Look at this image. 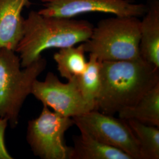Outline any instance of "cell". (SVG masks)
Masks as SVG:
<instances>
[{
	"label": "cell",
	"instance_id": "12",
	"mask_svg": "<svg viewBox=\"0 0 159 159\" xmlns=\"http://www.w3.org/2000/svg\"><path fill=\"white\" fill-rule=\"evenodd\" d=\"M122 119H133L147 125L159 127V82L133 106L119 113Z\"/></svg>",
	"mask_w": 159,
	"mask_h": 159
},
{
	"label": "cell",
	"instance_id": "13",
	"mask_svg": "<svg viewBox=\"0 0 159 159\" xmlns=\"http://www.w3.org/2000/svg\"><path fill=\"white\" fill-rule=\"evenodd\" d=\"M83 43L79 46H70L59 49L53 58L57 64L60 75L68 81L74 79L82 74L87 67V61Z\"/></svg>",
	"mask_w": 159,
	"mask_h": 159
},
{
	"label": "cell",
	"instance_id": "16",
	"mask_svg": "<svg viewBox=\"0 0 159 159\" xmlns=\"http://www.w3.org/2000/svg\"><path fill=\"white\" fill-rule=\"evenodd\" d=\"M8 122L7 120L0 119V159H12L6 147L5 134Z\"/></svg>",
	"mask_w": 159,
	"mask_h": 159
},
{
	"label": "cell",
	"instance_id": "14",
	"mask_svg": "<svg viewBox=\"0 0 159 159\" xmlns=\"http://www.w3.org/2000/svg\"><path fill=\"white\" fill-rule=\"evenodd\" d=\"M138 142L141 159H159V127L126 120Z\"/></svg>",
	"mask_w": 159,
	"mask_h": 159
},
{
	"label": "cell",
	"instance_id": "9",
	"mask_svg": "<svg viewBox=\"0 0 159 159\" xmlns=\"http://www.w3.org/2000/svg\"><path fill=\"white\" fill-rule=\"evenodd\" d=\"M31 4L29 0H0V48L16 51L23 36L22 11Z\"/></svg>",
	"mask_w": 159,
	"mask_h": 159
},
{
	"label": "cell",
	"instance_id": "15",
	"mask_svg": "<svg viewBox=\"0 0 159 159\" xmlns=\"http://www.w3.org/2000/svg\"><path fill=\"white\" fill-rule=\"evenodd\" d=\"M100 66L101 61L94 55L89 54L85 71L75 79L82 96L94 109L101 84Z\"/></svg>",
	"mask_w": 159,
	"mask_h": 159
},
{
	"label": "cell",
	"instance_id": "7",
	"mask_svg": "<svg viewBox=\"0 0 159 159\" xmlns=\"http://www.w3.org/2000/svg\"><path fill=\"white\" fill-rule=\"evenodd\" d=\"M75 79L64 83L48 72L44 81H34L31 94L43 106L65 117L73 118L95 110L82 96Z\"/></svg>",
	"mask_w": 159,
	"mask_h": 159
},
{
	"label": "cell",
	"instance_id": "6",
	"mask_svg": "<svg viewBox=\"0 0 159 159\" xmlns=\"http://www.w3.org/2000/svg\"><path fill=\"white\" fill-rule=\"evenodd\" d=\"M74 125L97 140L122 150L133 159H141L138 142L125 120L97 110L73 118Z\"/></svg>",
	"mask_w": 159,
	"mask_h": 159
},
{
	"label": "cell",
	"instance_id": "1",
	"mask_svg": "<svg viewBox=\"0 0 159 159\" xmlns=\"http://www.w3.org/2000/svg\"><path fill=\"white\" fill-rule=\"evenodd\" d=\"M95 110L113 116L135 105L159 82V68L143 59L103 61Z\"/></svg>",
	"mask_w": 159,
	"mask_h": 159
},
{
	"label": "cell",
	"instance_id": "8",
	"mask_svg": "<svg viewBox=\"0 0 159 159\" xmlns=\"http://www.w3.org/2000/svg\"><path fill=\"white\" fill-rule=\"evenodd\" d=\"M39 11L47 17L73 18L81 14L100 12L116 16L142 17L148 7L131 0H40Z\"/></svg>",
	"mask_w": 159,
	"mask_h": 159
},
{
	"label": "cell",
	"instance_id": "4",
	"mask_svg": "<svg viewBox=\"0 0 159 159\" xmlns=\"http://www.w3.org/2000/svg\"><path fill=\"white\" fill-rule=\"evenodd\" d=\"M140 27L139 17L115 16L102 19L83 43L85 52L100 61L139 58Z\"/></svg>",
	"mask_w": 159,
	"mask_h": 159
},
{
	"label": "cell",
	"instance_id": "3",
	"mask_svg": "<svg viewBox=\"0 0 159 159\" xmlns=\"http://www.w3.org/2000/svg\"><path fill=\"white\" fill-rule=\"evenodd\" d=\"M43 56L23 68L16 51L0 48V119L7 120L11 127L17 126L27 97L31 93L34 81L46 68Z\"/></svg>",
	"mask_w": 159,
	"mask_h": 159
},
{
	"label": "cell",
	"instance_id": "2",
	"mask_svg": "<svg viewBox=\"0 0 159 159\" xmlns=\"http://www.w3.org/2000/svg\"><path fill=\"white\" fill-rule=\"evenodd\" d=\"M94 25L88 21L61 17H47L31 11L24 21L23 36L16 52L24 68L51 48L61 49L85 42Z\"/></svg>",
	"mask_w": 159,
	"mask_h": 159
},
{
	"label": "cell",
	"instance_id": "5",
	"mask_svg": "<svg viewBox=\"0 0 159 159\" xmlns=\"http://www.w3.org/2000/svg\"><path fill=\"white\" fill-rule=\"evenodd\" d=\"M74 125L65 117L43 106L40 116L28 123L27 140L35 156L42 159H70L72 147L65 142V133Z\"/></svg>",
	"mask_w": 159,
	"mask_h": 159
},
{
	"label": "cell",
	"instance_id": "11",
	"mask_svg": "<svg viewBox=\"0 0 159 159\" xmlns=\"http://www.w3.org/2000/svg\"><path fill=\"white\" fill-rule=\"evenodd\" d=\"M70 159H133L122 150L100 142L87 133L73 137Z\"/></svg>",
	"mask_w": 159,
	"mask_h": 159
},
{
	"label": "cell",
	"instance_id": "10",
	"mask_svg": "<svg viewBox=\"0 0 159 159\" xmlns=\"http://www.w3.org/2000/svg\"><path fill=\"white\" fill-rule=\"evenodd\" d=\"M140 57L159 68V1L153 0L140 20Z\"/></svg>",
	"mask_w": 159,
	"mask_h": 159
}]
</instances>
